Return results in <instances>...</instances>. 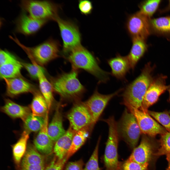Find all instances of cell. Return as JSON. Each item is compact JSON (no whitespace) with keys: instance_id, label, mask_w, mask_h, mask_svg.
Returning <instances> with one entry per match:
<instances>
[{"instance_id":"1","label":"cell","mask_w":170,"mask_h":170,"mask_svg":"<svg viewBox=\"0 0 170 170\" xmlns=\"http://www.w3.org/2000/svg\"><path fill=\"white\" fill-rule=\"evenodd\" d=\"M153 68L148 63L140 75L126 87L122 94L123 104L126 107L141 109L144 96L153 79Z\"/></svg>"},{"instance_id":"2","label":"cell","mask_w":170,"mask_h":170,"mask_svg":"<svg viewBox=\"0 0 170 170\" xmlns=\"http://www.w3.org/2000/svg\"><path fill=\"white\" fill-rule=\"evenodd\" d=\"M68 54L67 58L72 69H83L94 76L100 83H106L109 79L110 73L102 69L94 55L81 45Z\"/></svg>"},{"instance_id":"3","label":"cell","mask_w":170,"mask_h":170,"mask_svg":"<svg viewBox=\"0 0 170 170\" xmlns=\"http://www.w3.org/2000/svg\"><path fill=\"white\" fill-rule=\"evenodd\" d=\"M11 39L24 51L30 59L34 60L40 65H45L59 56V44L52 38L32 47L25 46L15 36L12 37Z\"/></svg>"},{"instance_id":"4","label":"cell","mask_w":170,"mask_h":170,"mask_svg":"<svg viewBox=\"0 0 170 170\" xmlns=\"http://www.w3.org/2000/svg\"><path fill=\"white\" fill-rule=\"evenodd\" d=\"M77 70L72 69L68 72H63L52 78L51 83L53 91L64 98L77 97L84 92L85 88L78 78Z\"/></svg>"},{"instance_id":"5","label":"cell","mask_w":170,"mask_h":170,"mask_svg":"<svg viewBox=\"0 0 170 170\" xmlns=\"http://www.w3.org/2000/svg\"><path fill=\"white\" fill-rule=\"evenodd\" d=\"M103 120L109 127V134L106 143L104 160L106 170H120L117 148L119 136L117 123L113 116Z\"/></svg>"},{"instance_id":"6","label":"cell","mask_w":170,"mask_h":170,"mask_svg":"<svg viewBox=\"0 0 170 170\" xmlns=\"http://www.w3.org/2000/svg\"><path fill=\"white\" fill-rule=\"evenodd\" d=\"M20 6L23 11L36 19L55 21L58 17L57 5L49 1L23 0Z\"/></svg>"},{"instance_id":"7","label":"cell","mask_w":170,"mask_h":170,"mask_svg":"<svg viewBox=\"0 0 170 170\" xmlns=\"http://www.w3.org/2000/svg\"><path fill=\"white\" fill-rule=\"evenodd\" d=\"M117 125L119 135L132 149H134L137 144L141 133L134 115L125 109Z\"/></svg>"},{"instance_id":"8","label":"cell","mask_w":170,"mask_h":170,"mask_svg":"<svg viewBox=\"0 0 170 170\" xmlns=\"http://www.w3.org/2000/svg\"><path fill=\"white\" fill-rule=\"evenodd\" d=\"M55 21L57 23L60 30L64 52L68 53L81 45V35L75 25L70 21L62 19L58 16Z\"/></svg>"},{"instance_id":"9","label":"cell","mask_w":170,"mask_h":170,"mask_svg":"<svg viewBox=\"0 0 170 170\" xmlns=\"http://www.w3.org/2000/svg\"><path fill=\"white\" fill-rule=\"evenodd\" d=\"M150 21L139 11L130 15L127 20L126 28L132 39L145 41L151 31Z\"/></svg>"},{"instance_id":"10","label":"cell","mask_w":170,"mask_h":170,"mask_svg":"<svg viewBox=\"0 0 170 170\" xmlns=\"http://www.w3.org/2000/svg\"><path fill=\"white\" fill-rule=\"evenodd\" d=\"M127 107L135 117L141 133L154 137L158 134L161 135L167 132L164 127L152 118L148 112L130 106Z\"/></svg>"},{"instance_id":"11","label":"cell","mask_w":170,"mask_h":170,"mask_svg":"<svg viewBox=\"0 0 170 170\" xmlns=\"http://www.w3.org/2000/svg\"><path fill=\"white\" fill-rule=\"evenodd\" d=\"M123 89L121 88L111 94L104 95L100 93L96 89L90 97L83 102L91 116L92 127L98 121L110 100Z\"/></svg>"},{"instance_id":"12","label":"cell","mask_w":170,"mask_h":170,"mask_svg":"<svg viewBox=\"0 0 170 170\" xmlns=\"http://www.w3.org/2000/svg\"><path fill=\"white\" fill-rule=\"evenodd\" d=\"M166 78L162 75L153 79L144 96L141 110L147 112L148 108L157 102L160 96L169 89L170 85H166Z\"/></svg>"},{"instance_id":"13","label":"cell","mask_w":170,"mask_h":170,"mask_svg":"<svg viewBox=\"0 0 170 170\" xmlns=\"http://www.w3.org/2000/svg\"><path fill=\"white\" fill-rule=\"evenodd\" d=\"M67 117L70 126L76 132L91 126V116L83 103L74 106L68 114Z\"/></svg>"},{"instance_id":"14","label":"cell","mask_w":170,"mask_h":170,"mask_svg":"<svg viewBox=\"0 0 170 170\" xmlns=\"http://www.w3.org/2000/svg\"><path fill=\"white\" fill-rule=\"evenodd\" d=\"M48 21L33 18L23 11L15 21V31L25 36L35 34Z\"/></svg>"},{"instance_id":"15","label":"cell","mask_w":170,"mask_h":170,"mask_svg":"<svg viewBox=\"0 0 170 170\" xmlns=\"http://www.w3.org/2000/svg\"><path fill=\"white\" fill-rule=\"evenodd\" d=\"M153 143L147 135L144 134L140 144L135 147L128 158L141 164L148 163L153 154Z\"/></svg>"},{"instance_id":"16","label":"cell","mask_w":170,"mask_h":170,"mask_svg":"<svg viewBox=\"0 0 170 170\" xmlns=\"http://www.w3.org/2000/svg\"><path fill=\"white\" fill-rule=\"evenodd\" d=\"M49 113V111L47 113L44 125L38 132L34 142V147L38 151L46 155L52 153L54 146V142L49 137L48 132Z\"/></svg>"},{"instance_id":"17","label":"cell","mask_w":170,"mask_h":170,"mask_svg":"<svg viewBox=\"0 0 170 170\" xmlns=\"http://www.w3.org/2000/svg\"><path fill=\"white\" fill-rule=\"evenodd\" d=\"M6 85V94L12 98L34 91L30 83L21 76L3 79Z\"/></svg>"},{"instance_id":"18","label":"cell","mask_w":170,"mask_h":170,"mask_svg":"<svg viewBox=\"0 0 170 170\" xmlns=\"http://www.w3.org/2000/svg\"><path fill=\"white\" fill-rule=\"evenodd\" d=\"M0 110L11 118L20 119L23 122L31 113L30 107L19 104L8 99L5 100Z\"/></svg>"},{"instance_id":"19","label":"cell","mask_w":170,"mask_h":170,"mask_svg":"<svg viewBox=\"0 0 170 170\" xmlns=\"http://www.w3.org/2000/svg\"><path fill=\"white\" fill-rule=\"evenodd\" d=\"M107 62L111 69L110 74L119 80H124L126 74L131 69L127 56L118 54L108 60Z\"/></svg>"},{"instance_id":"20","label":"cell","mask_w":170,"mask_h":170,"mask_svg":"<svg viewBox=\"0 0 170 170\" xmlns=\"http://www.w3.org/2000/svg\"><path fill=\"white\" fill-rule=\"evenodd\" d=\"M58 104L56 107L52 119L48 127L49 136L54 142L64 135L66 131L63 125V118Z\"/></svg>"},{"instance_id":"21","label":"cell","mask_w":170,"mask_h":170,"mask_svg":"<svg viewBox=\"0 0 170 170\" xmlns=\"http://www.w3.org/2000/svg\"><path fill=\"white\" fill-rule=\"evenodd\" d=\"M76 132L70 126L65 133L55 142L53 151L58 158L62 159L66 156Z\"/></svg>"},{"instance_id":"22","label":"cell","mask_w":170,"mask_h":170,"mask_svg":"<svg viewBox=\"0 0 170 170\" xmlns=\"http://www.w3.org/2000/svg\"><path fill=\"white\" fill-rule=\"evenodd\" d=\"M145 41L138 38L132 39V45L127 56L131 69L134 70L137 63L147 51V46Z\"/></svg>"},{"instance_id":"23","label":"cell","mask_w":170,"mask_h":170,"mask_svg":"<svg viewBox=\"0 0 170 170\" xmlns=\"http://www.w3.org/2000/svg\"><path fill=\"white\" fill-rule=\"evenodd\" d=\"M38 79L41 93L46 102L49 111L53 101V90L51 82L47 79L43 70L40 65L39 68Z\"/></svg>"},{"instance_id":"24","label":"cell","mask_w":170,"mask_h":170,"mask_svg":"<svg viewBox=\"0 0 170 170\" xmlns=\"http://www.w3.org/2000/svg\"><path fill=\"white\" fill-rule=\"evenodd\" d=\"M33 93V97L30 106L31 113L35 116L45 117L49 111L46 102L39 92L34 90Z\"/></svg>"},{"instance_id":"25","label":"cell","mask_w":170,"mask_h":170,"mask_svg":"<svg viewBox=\"0 0 170 170\" xmlns=\"http://www.w3.org/2000/svg\"><path fill=\"white\" fill-rule=\"evenodd\" d=\"M23 67L21 62L17 59L0 66L1 79H9L20 77L21 70Z\"/></svg>"},{"instance_id":"26","label":"cell","mask_w":170,"mask_h":170,"mask_svg":"<svg viewBox=\"0 0 170 170\" xmlns=\"http://www.w3.org/2000/svg\"><path fill=\"white\" fill-rule=\"evenodd\" d=\"M151 31L157 34L170 37V16L150 20Z\"/></svg>"},{"instance_id":"27","label":"cell","mask_w":170,"mask_h":170,"mask_svg":"<svg viewBox=\"0 0 170 170\" xmlns=\"http://www.w3.org/2000/svg\"><path fill=\"white\" fill-rule=\"evenodd\" d=\"M29 135V133L24 130L18 140L13 146L14 159L15 163L18 165L20 164L26 150Z\"/></svg>"},{"instance_id":"28","label":"cell","mask_w":170,"mask_h":170,"mask_svg":"<svg viewBox=\"0 0 170 170\" xmlns=\"http://www.w3.org/2000/svg\"><path fill=\"white\" fill-rule=\"evenodd\" d=\"M77 131L73 137L70 147L66 156L67 160L83 145L89 136L87 128Z\"/></svg>"},{"instance_id":"29","label":"cell","mask_w":170,"mask_h":170,"mask_svg":"<svg viewBox=\"0 0 170 170\" xmlns=\"http://www.w3.org/2000/svg\"><path fill=\"white\" fill-rule=\"evenodd\" d=\"M45 117L35 116L31 113L23 122L24 130L30 134L38 132L44 125Z\"/></svg>"},{"instance_id":"30","label":"cell","mask_w":170,"mask_h":170,"mask_svg":"<svg viewBox=\"0 0 170 170\" xmlns=\"http://www.w3.org/2000/svg\"><path fill=\"white\" fill-rule=\"evenodd\" d=\"M44 164V158L35 147L29 146L21 160V165Z\"/></svg>"},{"instance_id":"31","label":"cell","mask_w":170,"mask_h":170,"mask_svg":"<svg viewBox=\"0 0 170 170\" xmlns=\"http://www.w3.org/2000/svg\"><path fill=\"white\" fill-rule=\"evenodd\" d=\"M160 0H148L142 2L139 6V11L149 18L157 9L161 2Z\"/></svg>"},{"instance_id":"32","label":"cell","mask_w":170,"mask_h":170,"mask_svg":"<svg viewBox=\"0 0 170 170\" xmlns=\"http://www.w3.org/2000/svg\"><path fill=\"white\" fill-rule=\"evenodd\" d=\"M148 112L169 132H170V114L166 111L158 112L148 110Z\"/></svg>"},{"instance_id":"33","label":"cell","mask_w":170,"mask_h":170,"mask_svg":"<svg viewBox=\"0 0 170 170\" xmlns=\"http://www.w3.org/2000/svg\"><path fill=\"white\" fill-rule=\"evenodd\" d=\"M159 140L160 147L153 154L159 156L170 153V132L161 135Z\"/></svg>"},{"instance_id":"34","label":"cell","mask_w":170,"mask_h":170,"mask_svg":"<svg viewBox=\"0 0 170 170\" xmlns=\"http://www.w3.org/2000/svg\"><path fill=\"white\" fill-rule=\"evenodd\" d=\"M101 136L98 138L94 149L83 170H101L98 163V152Z\"/></svg>"},{"instance_id":"35","label":"cell","mask_w":170,"mask_h":170,"mask_svg":"<svg viewBox=\"0 0 170 170\" xmlns=\"http://www.w3.org/2000/svg\"><path fill=\"white\" fill-rule=\"evenodd\" d=\"M32 63L21 62L23 67L26 69L31 77L37 79L39 67L40 66L34 60L30 59Z\"/></svg>"},{"instance_id":"36","label":"cell","mask_w":170,"mask_h":170,"mask_svg":"<svg viewBox=\"0 0 170 170\" xmlns=\"http://www.w3.org/2000/svg\"><path fill=\"white\" fill-rule=\"evenodd\" d=\"M149 163L141 164L128 159L123 164V170H146Z\"/></svg>"},{"instance_id":"37","label":"cell","mask_w":170,"mask_h":170,"mask_svg":"<svg viewBox=\"0 0 170 170\" xmlns=\"http://www.w3.org/2000/svg\"><path fill=\"white\" fill-rule=\"evenodd\" d=\"M67 161L66 157L60 159L55 156L44 170H63L65 164Z\"/></svg>"},{"instance_id":"38","label":"cell","mask_w":170,"mask_h":170,"mask_svg":"<svg viewBox=\"0 0 170 170\" xmlns=\"http://www.w3.org/2000/svg\"><path fill=\"white\" fill-rule=\"evenodd\" d=\"M78 7L81 13L85 15L90 14L93 9L91 2L88 0L79 1Z\"/></svg>"},{"instance_id":"39","label":"cell","mask_w":170,"mask_h":170,"mask_svg":"<svg viewBox=\"0 0 170 170\" xmlns=\"http://www.w3.org/2000/svg\"><path fill=\"white\" fill-rule=\"evenodd\" d=\"M17 59L12 53L6 50L0 49V65L10 62Z\"/></svg>"},{"instance_id":"40","label":"cell","mask_w":170,"mask_h":170,"mask_svg":"<svg viewBox=\"0 0 170 170\" xmlns=\"http://www.w3.org/2000/svg\"><path fill=\"white\" fill-rule=\"evenodd\" d=\"M84 163L81 159L74 162H68L66 165L64 170H83Z\"/></svg>"},{"instance_id":"41","label":"cell","mask_w":170,"mask_h":170,"mask_svg":"<svg viewBox=\"0 0 170 170\" xmlns=\"http://www.w3.org/2000/svg\"><path fill=\"white\" fill-rule=\"evenodd\" d=\"M44 164L21 165V170H44Z\"/></svg>"},{"instance_id":"42","label":"cell","mask_w":170,"mask_h":170,"mask_svg":"<svg viewBox=\"0 0 170 170\" xmlns=\"http://www.w3.org/2000/svg\"><path fill=\"white\" fill-rule=\"evenodd\" d=\"M166 159L168 162V166L166 170H170V153L166 155Z\"/></svg>"},{"instance_id":"43","label":"cell","mask_w":170,"mask_h":170,"mask_svg":"<svg viewBox=\"0 0 170 170\" xmlns=\"http://www.w3.org/2000/svg\"><path fill=\"white\" fill-rule=\"evenodd\" d=\"M168 90L169 93V97L168 99V101L169 102H170V86L168 89Z\"/></svg>"},{"instance_id":"44","label":"cell","mask_w":170,"mask_h":170,"mask_svg":"<svg viewBox=\"0 0 170 170\" xmlns=\"http://www.w3.org/2000/svg\"><path fill=\"white\" fill-rule=\"evenodd\" d=\"M167 9H170V0L169 1L168 6L167 8Z\"/></svg>"},{"instance_id":"45","label":"cell","mask_w":170,"mask_h":170,"mask_svg":"<svg viewBox=\"0 0 170 170\" xmlns=\"http://www.w3.org/2000/svg\"><path fill=\"white\" fill-rule=\"evenodd\" d=\"M169 112V113H170V110Z\"/></svg>"}]
</instances>
